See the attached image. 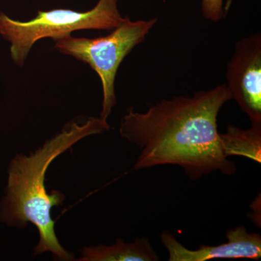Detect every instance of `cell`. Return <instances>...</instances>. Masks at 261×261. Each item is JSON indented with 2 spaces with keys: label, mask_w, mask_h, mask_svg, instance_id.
<instances>
[{
  "label": "cell",
  "mask_w": 261,
  "mask_h": 261,
  "mask_svg": "<svg viewBox=\"0 0 261 261\" xmlns=\"http://www.w3.org/2000/svg\"><path fill=\"white\" fill-rule=\"evenodd\" d=\"M157 18L124 20L105 37L75 38L71 35L55 40V48L65 56L89 65L97 73L102 89L100 118L108 121L116 104L115 82L118 68L126 57L146 37L157 23Z\"/></svg>",
  "instance_id": "4"
},
{
  "label": "cell",
  "mask_w": 261,
  "mask_h": 261,
  "mask_svg": "<svg viewBox=\"0 0 261 261\" xmlns=\"http://www.w3.org/2000/svg\"><path fill=\"white\" fill-rule=\"evenodd\" d=\"M231 99L222 84L192 96L163 99L143 113L128 108L119 132L140 150L134 169L173 165L193 181L215 171L233 174L236 166L225 156L218 130L220 111Z\"/></svg>",
  "instance_id": "1"
},
{
  "label": "cell",
  "mask_w": 261,
  "mask_h": 261,
  "mask_svg": "<svg viewBox=\"0 0 261 261\" xmlns=\"http://www.w3.org/2000/svg\"><path fill=\"white\" fill-rule=\"evenodd\" d=\"M226 87L252 124H261V35L237 42L227 64Z\"/></svg>",
  "instance_id": "5"
},
{
  "label": "cell",
  "mask_w": 261,
  "mask_h": 261,
  "mask_svg": "<svg viewBox=\"0 0 261 261\" xmlns=\"http://www.w3.org/2000/svg\"><path fill=\"white\" fill-rule=\"evenodd\" d=\"M201 10L206 20L218 22L225 16L224 0H202Z\"/></svg>",
  "instance_id": "9"
},
{
  "label": "cell",
  "mask_w": 261,
  "mask_h": 261,
  "mask_svg": "<svg viewBox=\"0 0 261 261\" xmlns=\"http://www.w3.org/2000/svg\"><path fill=\"white\" fill-rule=\"evenodd\" d=\"M79 260L157 261L159 257L148 239L140 238L130 243L118 240L112 245L84 247Z\"/></svg>",
  "instance_id": "7"
},
{
  "label": "cell",
  "mask_w": 261,
  "mask_h": 261,
  "mask_svg": "<svg viewBox=\"0 0 261 261\" xmlns=\"http://www.w3.org/2000/svg\"><path fill=\"white\" fill-rule=\"evenodd\" d=\"M118 8V0H98L97 5L85 12L53 9L37 12L27 21L10 18L0 13V35L10 43V56L22 67L36 42L45 38L53 40L71 35L81 30L116 29L124 20Z\"/></svg>",
  "instance_id": "3"
},
{
  "label": "cell",
  "mask_w": 261,
  "mask_h": 261,
  "mask_svg": "<svg viewBox=\"0 0 261 261\" xmlns=\"http://www.w3.org/2000/svg\"><path fill=\"white\" fill-rule=\"evenodd\" d=\"M227 242L218 245H201L196 250L187 248L169 231H163L161 240L169 261H207L214 259H250L261 257V237L249 233L244 226L228 230Z\"/></svg>",
  "instance_id": "6"
},
{
  "label": "cell",
  "mask_w": 261,
  "mask_h": 261,
  "mask_svg": "<svg viewBox=\"0 0 261 261\" xmlns=\"http://www.w3.org/2000/svg\"><path fill=\"white\" fill-rule=\"evenodd\" d=\"M110 129L108 121L91 117L84 123H68L51 140L30 155L18 154L8 168V184L0 202V221L17 228H23L29 222L37 228L39 242L34 254L49 252L55 258L73 260L57 238L51 209L61 205L64 195L58 191L49 195L46 190L45 174L50 163L75 143Z\"/></svg>",
  "instance_id": "2"
},
{
  "label": "cell",
  "mask_w": 261,
  "mask_h": 261,
  "mask_svg": "<svg viewBox=\"0 0 261 261\" xmlns=\"http://www.w3.org/2000/svg\"><path fill=\"white\" fill-rule=\"evenodd\" d=\"M221 145L226 157L243 156L261 162V124H252L248 129L228 126L221 134Z\"/></svg>",
  "instance_id": "8"
}]
</instances>
